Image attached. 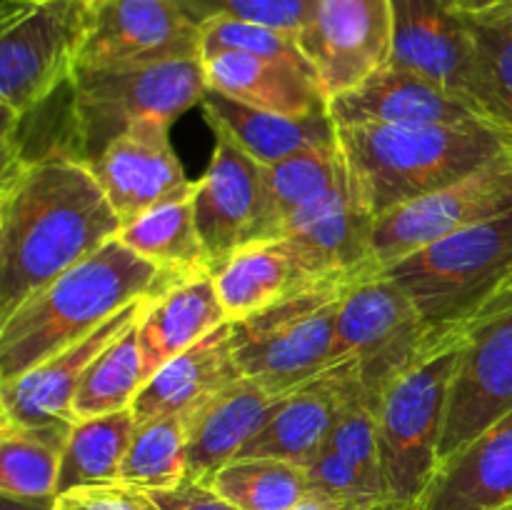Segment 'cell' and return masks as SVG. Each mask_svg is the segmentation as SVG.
Listing matches in <instances>:
<instances>
[{
    "label": "cell",
    "mask_w": 512,
    "mask_h": 510,
    "mask_svg": "<svg viewBox=\"0 0 512 510\" xmlns=\"http://www.w3.org/2000/svg\"><path fill=\"white\" fill-rule=\"evenodd\" d=\"M430 330V355L463 345L512 303V210L405 255L380 270Z\"/></svg>",
    "instance_id": "cell-4"
},
{
    "label": "cell",
    "mask_w": 512,
    "mask_h": 510,
    "mask_svg": "<svg viewBox=\"0 0 512 510\" xmlns=\"http://www.w3.org/2000/svg\"><path fill=\"white\" fill-rule=\"evenodd\" d=\"M118 238L173 283L213 275V260L195 225L193 193L168 200L120 228Z\"/></svg>",
    "instance_id": "cell-28"
},
{
    "label": "cell",
    "mask_w": 512,
    "mask_h": 510,
    "mask_svg": "<svg viewBox=\"0 0 512 510\" xmlns=\"http://www.w3.org/2000/svg\"><path fill=\"white\" fill-rule=\"evenodd\" d=\"M283 395L270 393L250 378H240L185 415L188 423V478L208 480L238 458L243 445L270 418Z\"/></svg>",
    "instance_id": "cell-22"
},
{
    "label": "cell",
    "mask_w": 512,
    "mask_h": 510,
    "mask_svg": "<svg viewBox=\"0 0 512 510\" xmlns=\"http://www.w3.org/2000/svg\"><path fill=\"white\" fill-rule=\"evenodd\" d=\"M368 275L373 273L333 275L248 318L233 320L235 358L245 378L285 395L333 368L343 300Z\"/></svg>",
    "instance_id": "cell-5"
},
{
    "label": "cell",
    "mask_w": 512,
    "mask_h": 510,
    "mask_svg": "<svg viewBox=\"0 0 512 510\" xmlns=\"http://www.w3.org/2000/svg\"><path fill=\"white\" fill-rule=\"evenodd\" d=\"M90 0H8L0 18V103L18 123L68 88L88 40Z\"/></svg>",
    "instance_id": "cell-7"
},
{
    "label": "cell",
    "mask_w": 512,
    "mask_h": 510,
    "mask_svg": "<svg viewBox=\"0 0 512 510\" xmlns=\"http://www.w3.org/2000/svg\"><path fill=\"white\" fill-rule=\"evenodd\" d=\"M150 495L160 505V510H238L203 480L185 478L175 488L153 490Z\"/></svg>",
    "instance_id": "cell-40"
},
{
    "label": "cell",
    "mask_w": 512,
    "mask_h": 510,
    "mask_svg": "<svg viewBox=\"0 0 512 510\" xmlns=\"http://www.w3.org/2000/svg\"><path fill=\"white\" fill-rule=\"evenodd\" d=\"M455 13L473 23H503L512 20V0H448Z\"/></svg>",
    "instance_id": "cell-41"
},
{
    "label": "cell",
    "mask_w": 512,
    "mask_h": 510,
    "mask_svg": "<svg viewBox=\"0 0 512 510\" xmlns=\"http://www.w3.org/2000/svg\"><path fill=\"white\" fill-rule=\"evenodd\" d=\"M138 325L120 335L88 368L73 400V413L78 420L133 408L135 398L145 385Z\"/></svg>",
    "instance_id": "cell-34"
},
{
    "label": "cell",
    "mask_w": 512,
    "mask_h": 510,
    "mask_svg": "<svg viewBox=\"0 0 512 510\" xmlns=\"http://www.w3.org/2000/svg\"><path fill=\"white\" fill-rule=\"evenodd\" d=\"M512 505V410L440 465L423 510H508Z\"/></svg>",
    "instance_id": "cell-23"
},
{
    "label": "cell",
    "mask_w": 512,
    "mask_h": 510,
    "mask_svg": "<svg viewBox=\"0 0 512 510\" xmlns=\"http://www.w3.org/2000/svg\"><path fill=\"white\" fill-rule=\"evenodd\" d=\"M338 383L333 368L290 390L263 428L243 445L238 458H278L308 465L330 440L338 418Z\"/></svg>",
    "instance_id": "cell-25"
},
{
    "label": "cell",
    "mask_w": 512,
    "mask_h": 510,
    "mask_svg": "<svg viewBox=\"0 0 512 510\" xmlns=\"http://www.w3.org/2000/svg\"><path fill=\"white\" fill-rule=\"evenodd\" d=\"M458 355L460 345H455L420 360L375 405L378 458L388 498L423 503L438 475L440 438Z\"/></svg>",
    "instance_id": "cell-8"
},
{
    "label": "cell",
    "mask_w": 512,
    "mask_h": 510,
    "mask_svg": "<svg viewBox=\"0 0 512 510\" xmlns=\"http://www.w3.org/2000/svg\"><path fill=\"white\" fill-rule=\"evenodd\" d=\"M373 503H378V500H348L338 498V495L320 493V490H310V493L290 510H365Z\"/></svg>",
    "instance_id": "cell-42"
},
{
    "label": "cell",
    "mask_w": 512,
    "mask_h": 510,
    "mask_svg": "<svg viewBox=\"0 0 512 510\" xmlns=\"http://www.w3.org/2000/svg\"><path fill=\"white\" fill-rule=\"evenodd\" d=\"M170 128L163 120H140L88 163L123 225L195 190L170 143Z\"/></svg>",
    "instance_id": "cell-16"
},
{
    "label": "cell",
    "mask_w": 512,
    "mask_h": 510,
    "mask_svg": "<svg viewBox=\"0 0 512 510\" xmlns=\"http://www.w3.org/2000/svg\"><path fill=\"white\" fill-rule=\"evenodd\" d=\"M170 285L178 283L113 238L0 320V383L28 373L135 300L163 293Z\"/></svg>",
    "instance_id": "cell-2"
},
{
    "label": "cell",
    "mask_w": 512,
    "mask_h": 510,
    "mask_svg": "<svg viewBox=\"0 0 512 510\" xmlns=\"http://www.w3.org/2000/svg\"><path fill=\"white\" fill-rule=\"evenodd\" d=\"M150 298L135 300L98 330L55 353L53 358L38 363L28 373L3 380L0 383V418L18 425L78 423L73 413V400L85 373L105 348H110L120 335L140 323Z\"/></svg>",
    "instance_id": "cell-17"
},
{
    "label": "cell",
    "mask_w": 512,
    "mask_h": 510,
    "mask_svg": "<svg viewBox=\"0 0 512 510\" xmlns=\"http://www.w3.org/2000/svg\"><path fill=\"white\" fill-rule=\"evenodd\" d=\"M0 510H55L53 498H13V495H0Z\"/></svg>",
    "instance_id": "cell-43"
},
{
    "label": "cell",
    "mask_w": 512,
    "mask_h": 510,
    "mask_svg": "<svg viewBox=\"0 0 512 510\" xmlns=\"http://www.w3.org/2000/svg\"><path fill=\"white\" fill-rule=\"evenodd\" d=\"M300 45L328 98L355 88L390 63V0H313Z\"/></svg>",
    "instance_id": "cell-13"
},
{
    "label": "cell",
    "mask_w": 512,
    "mask_h": 510,
    "mask_svg": "<svg viewBox=\"0 0 512 510\" xmlns=\"http://www.w3.org/2000/svg\"><path fill=\"white\" fill-rule=\"evenodd\" d=\"M188 478V423L185 415L135 425L120 468V483L140 490H168Z\"/></svg>",
    "instance_id": "cell-33"
},
{
    "label": "cell",
    "mask_w": 512,
    "mask_h": 510,
    "mask_svg": "<svg viewBox=\"0 0 512 510\" xmlns=\"http://www.w3.org/2000/svg\"><path fill=\"white\" fill-rule=\"evenodd\" d=\"M133 410L80 418L70 430L60 460L58 495L75 488L120 483L125 453L135 433Z\"/></svg>",
    "instance_id": "cell-31"
},
{
    "label": "cell",
    "mask_w": 512,
    "mask_h": 510,
    "mask_svg": "<svg viewBox=\"0 0 512 510\" xmlns=\"http://www.w3.org/2000/svg\"><path fill=\"white\" fill-rule=\"evenodd\" d=\"M328 110L338 128L365 123L450 125V128L488 125L473 108L435 85L433 80L393 65H385L360 85L330 98Z\"/></svg>",
    "instance_id": "cell-19"
},
{
    "label": "cell",
    "mask_w": 512,
    "mask_h": 510,
    "mask_svg": "<svg viewBox=\"0 0 512 510\" xmlns=\"http://www.w3.org/2000/svg\"><path fill=\"white\" fill-rule=\"evenodd\" d=\"M193 208L200 238L218 270L240 248L265 240L263 165L215 135L213 158L195 180Z\"/></svg>",
    "instance_id": "cell-15"
},
{
    "label": "cell",
    "mask_w": 512,
    "mask_h": 510,
    "mask_svg": "<svg viewBox=\"0 0 512 510\" xmlns=\"http://www.w3.org/2000/svg\"><path fill=\"white\" fill-rule=\"evenodd\" d=\"M230 323L215 290L213 275L170 285L153 295L138 325L145 383L168 360L188 350L220 325Z\"/></svg>",
    "instance_id": "cell-26"
},
{
    "label": "cell",
    "mask_w": 512,
    "mask_h": 510,
    "mask_svg": "<svg viewBox=\"0 0 512 510\" xmlns=\"http://www.w3.org/2000/svg\"><path fill=\"white\" fill-rule=\"evenodd\" d=\"M365 510H423V503H403V500L383 498Z\"/></svg>",
    "instance_id": "cell-44"
},
{
    "label": "cell",
    "mask_w": 512,
    "mask_h": 510,
    "mask_svg": "<svg viewBox=\"0 0 512 510\" xmlns=\"http://www.w3.org/2000/svg\"><path fill=\"white\" fill-rule=\"evenodd\" d=\"M343 178L345 160L338 140L313 145L278 163L263 165L265 240H278L280 230L295 213L318 203Z\"/></svg>",
    "instance_id": "cell-29"
},
{
    "label": "cell",
    "mask_w": 512,
    "mask_h": 510,
    "mask_svg": "<svg viewBox=\"0 0 512 510\" xmlns=\"http://www.w3.org/2000/svg\"><path fill=\"white\" fill-rule=\"evenodd\" d=\"M178 5L198 25L215 18L245 20L295 38H300L313 10V0H178Z\"/></svg>",
    "instance_id": "cell-37"
},
{
    "label": "cell",
    "mask_w": 512,
    "mask_h": 510,
    "mask_svg": "<svg viewBox=\"0 0 512 510\" xmlns=\"http://www.w3.org/2000/svg\"><path fill=\"white\" fill-rule=\"evenodd\" d=\"M245 378L233 348V325L225 323L163 365L133 403L135 423L188 415L210 395Z\"/></svg>",
    "instance_id": "cell-21"
},
{
    "label": "cell",
    "mask_w": 512,
    "mask_h": 510,
    "mask_svg": "<svg viewBox=\"0 0 512 510\" xmlns=\"http://www.w3.org/2000/svg\"><path fill=\"white\" fill-rule=\"evenodd\" d=\"M213 280L230 323L320 283L298 263L283 240L245 245L215 270Z\"/></svg>",
    "instance_id": "cell-27"
},
{
    "label": "cell",
    "mask_w": 512,
    "mask_h": 510,
    "mask_svg": "<svg viewBox=\"0 0 512 510\" xmlns=\"http://www.w3.org/2000/svg\"><path fill=\"white\" fill-rule=\"evenodd\" d=\"M468 23L478 48L485 113L490 123L512 140V20Z\"/></svg>",
    "instance_id": "cell-35"
},
{
    "label": "cell",
    "mask_w": 512,
    "mask_h": 510,
    "mask_svg": "<svg viewBox=\"0 0 512 510\" xmlns=\"http://www.w3.org/2000/svg\"><path fill=\"white\" fill-rule=\"evenodd\" d=\"M70 93L78 153L90 163L133 123L163 120L173 125L203 103L208 80L203 58L115 68L80 65L70 80Z\"/></svg>",
    "instance_id": "cell-6"
},
{
    "label": "cell",
    "mask_w": 512,
    "mask_h": 510,
    "mask_svg": "<svg viewBox=\"0 0 512 510\" xmlns=\"http://www.w3.org/2000/svg\"><path fill=\"white\" fill-rule=\"evenodd\" d=\"M508 510H512V505H510V508H508Z\"/></svg>",
    "instance_id": "cell-45"
},
{
    "label": "cell",
    "mask_w": 512,
    "mask_h": 510,
    "mask_svg": "<svg viewBox=\"0 0 512 510\" xmlns=\"http://www.w3.org/2000/svg\"><path fill=\"white\" fill-rule=\"evenodd\" d=\"M200 45H203V55L238 50V53L285 60V63H293L298 65V68L318 73L295 35L268 28V25L245 23V20L230 18L208 20V23L200 25Z\"/></svg>",
    "instance_id": "cell-36"
},
{
    "label": "cell",
    "mask_w": 512,
    "mask_h": 510,
    "mask_svg": "<svg viewBox=\"0 0 512 510\" xmlns=\"http://www.w3.org/2000/svg\"><path fill=\"white\" fill-rule=\"evenodd\" d=\"M393 3V68L433 80L473 108L488 125L478 48L470 23L448 0H390ZM495 128V125H493ZM498 130V128H495Z\"/></svg>",
    "instance_id": "cell-11"
},
{
    "label": "cell",
    "mask_w": 512,
    "mask_h": 510,
    "mask_svg": "<svg viewBox=\"0 0 512 510\" xmlns=\"http://www.w3.org/2000/svg\"><path fill=\"white\" fill-rule=\"evenodd\" d=\"M205 483L238 510H290L310 493L303 465L278 458H235Z\"/></svg>",
    "instance_id": "cell-32"
},
{
    "label": "cell",
    "mask_w": 512,
    "mask_h": 510,
    "mask_svg": "<svg viewBox=\"0 0 512 510\" xmlns=\"http://www.w3.org/2000/svg\"><path fill=\"white\" fill-rule=\"evenodd\" d=\"M203 68L208 88L253 108L293 118L330 113V98L318 73L285 60L225 50L203 55Z\"/></svg>",
    "instance_id": "cell-20"
},
{
    "label": "cell",
    "mask_w": 512,
    "mask_h": 510,
    "mask_svg": "<svg viewBox=\"0 0 512 510\" xmlns=\"http://www.w3.org/2000/svg\"><path fill=\"white\" fill-rule=\"evenodd\" d=\"M55 510H160V505L148 490L110 483L55 495Z\"/></svg>",
    "instance_id": "cell-39"
},
{
    "label": "cell",
    "mask_w": 512,
    "mask_h": 510,
    "mask_svg": "<svg viewBox=\"0 0 512 510\" xmlns=\"http://www.w3.org/2000/svg\"><path fill=\"white\" fill-rule=\"evenodd\" d=\"M375 218L360 205L345 178L318 203L308 205L285 223L283 240L298 263L313 278H333L348 273H378L370 263Z\"/></svg>",
    "instance_id": "cell-18"
},
{
    "label": "cell",
    "mask_w": 512,
    "mask_h": 510,
    "mask_svg": "<svg viewBox=\"0 0 512 510\" xmlns=\"http://www.w3.org/2000/svg\"><path fill=\"white\" fill-rule=\"evenodd\" d=\"M430 358V330L410 295L388 275H368L345 295L335 333V363L353 360L370 403L420 360Z\"/></svg>",
    "instance_id": "cell-9"
},
{
    "label": "cell",
    "mask_w": 512,
    "mask_h": 510,
    "mask_svg": "<svg viewBox=\"0 0 512 510\" xmlns=\"http://www.w3.org/2000/svg\"><path fill=\"white\" fill-rule=\"evenodd\" d=\"M512 410V303L460 345L448 390L440 465Z\"/></svg>",
    "instance_id": "cell-14"
},
{
    "label": "cell",
    "mask_w": 512,
    "mask_h": 510,
    "mask_svg": "<svg viewBox=\"0 0 512 510\" xmlns=\"http://www.w3.org/2000/svg\"><path fill=\"white\" fill-rule=\"evenodd\" d=\"M200 108L215 135L228 138L260 165H273L305 148L338 140V125L330 113L293 118L253 108L213 88H208Z\"/></svg>",
    "instance_id": "cell-24"
},
{
    "label": "cell",
    "mask_w": 512,
    "mask_h": 510,
    "mask_svg": "<svg viewBox=\"0 0 512 510\" xmlns=\"http://www.w3.org/2000/svg\"><path fill=\"white\" fill-rule=\"evenodd\" d=\"M305 473H308L310 490H320V493L338 495V498L348 500H383V495L375 493L365 483L363 475L328 443L305 465Z\"/></svg>",
    "instance_id": "cell-38"
},
{
    "label": "cell",
    "mask_w": 512,
    "mask_h": 510,
    "mask_svg": "<svg viewBox=\"0 0 512 510\" xmlns=\"http://www.w3.org/2000/svg\"><path fill=\"white\" fill-rule=\"evenodd\" d=\"M120 218L75 155L10 160L0 180V320L118 238Z\"/></svg>",
    "instance_id": "cell-1"
},
{
    "label": "cell",
    "mask_w": 512,
    "mask_h": 510,
    "mask_svg": "<svg viewBox=\"0 0 512 510\" xmlns=\"http://www.w3.org/2000/svg\"><path fill=\"white\" fill-rule=\"evenodd\" d=\"M75 423L18 425L0 418V495L53 498Z\"/></svg>",
    "instance_id": "cell-30"
},
{
    "label": "cell",
    "mask_w": 512,
    "mask_h": 510,
    "mask_svg": "<svg viewBox=\"0 0 512 510\" xmlns=\"http://www.w3.org/2000/svg\"><path fill=\"white\" fill-rule=\"evenodd\" d=\"M203 58L200 25L178 0H90L80 65L115 68Z\"/></svg>",
    "instance_id": "cell-12"
},
{
    "label": "cell",
    "mask_w": 512,
    "mask_h": 510,
    "mask_svg": "<svg viewBox=\"0 0 512 510\" xmlns=\"http://www.w3.org/2000/svg\"><path fill=\"white\" fill-rule=\"evenodd\" d=\"M512 210V153L375 220L370 263L383 270L425 245Z\"/></svg>",
    "instance_id": "cell-10"
},
{
    "label": "cell",
    "mask_w": 512,
    "mask_h": 510,
    "mask_svg": "<svg viewBox=\"0 0 512 510\" xmlns=\"http://www.w3.org/2000/svg\"><path fill=\"white\" fill-rule=\"evenodd\" d=\"M338 145L353 195L375 220L512 153L488 125H343Z\"/></svg>",
    "instance_id": "cell-3"
}]
</instances>
